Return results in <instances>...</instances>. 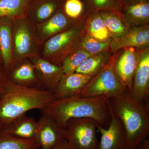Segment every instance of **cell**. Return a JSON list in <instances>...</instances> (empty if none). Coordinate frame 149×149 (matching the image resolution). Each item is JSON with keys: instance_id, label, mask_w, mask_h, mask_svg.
I'll use <instances>...</instances> for the list:
<instances>
[{"instance_id": "obj_1", "label": "cell", "mask_w": 149, "mask_h": 149, "mask_svg": "<svg viewBox=\"0 0 149 149\" xmlns=\"http://www.w3.org/2000/svg\"><path fill=\"white\" fill-rule=\"evenodd\" d=\"M111 111L110 100L105 96H73L54 99L42 111L52 117L60 128L65 129L70 119L83 118H92L105 127L109 125Z\"/></svg>"}, {"instance_id": "obj_2", "label": "cell", "mask_w": 149, "mask_h": 149, "mask_svg": "<svg viewBox=\"0 0 149 149\" xmlns=\"http://www.w3.org/2000/svg\"><path fill=\"white\" fill-rule=\"evenodd\" d=\"M54 99L52 91L19 86L7 80L0 95V131L29 111L43 110Z\"/></svg>"}, {"instance_id": "obj_3", "label": "cell", "mask_w": 149, "mask_h": 149, "mask_svg": "<svg viewBox=\"0 0 149 149\" xmlns=\"http://www.w3.org/2000/svg\"><path fill=\"white\" fill-rule=\"evenodd\" d=\"M110 100L113 113L125 129L126 146L137 147L149 133V107L137 100L128 90Z\"/></svg>"}, {"instance_id": "obj_4", "label": "cell", "mask_w": 149, "mask_h": 149, "mask_svg": "<svg viewBox=\"0 0 149 149\" xmlns=\"http://www.w3.org/2000/svg\"><path fill=\"white\" fill-rule=\"evenodd\" d=\"M85 21L75 22L68 29L48 39L41 45L39 55L53 64L61 65L66 57L80 49L82 40L86 35Z\"/></svg>"}, {"instance_id": "obj_5", "label": "cell", "mask_w": 149, "mask_h": 149, "mask_svg": "<svg viewBox=\"0 0 149 149\" xmlns=\"http://www.w3.org/2000/svg\"><path fill=\"white\" fill-rule=\"evenodd\" d=\"M121 49L112 54L106 64L92 77L83 90L75 96H104L110 99L127 90L123 85L115 70L116 61Z\"/></svg>"}, {"instance_id": "obj_6", "label": "cell", "mask_w": 149, "mask_h": 149, "mask_svg": "<svg viewBox=\"0 0 149 149\" xmlns=\"http://www.w3.org/2000/svg\"><path fill=\"white\" fill-rule=\"evenodd\" d=\"M12 39L14 63L39 55L41 45L36 37L35 25L26 17L14 20Z\"/></svg>"}, {"instance_id": "obj_7", "label": "cell", "mask_w": 149, "mask_h": 149, "mask_svg": "<svg viewBox=\"0 0 149 149\" xmlns=\"http://www.w3.org/2000/svg\"><path fill=\"white\" fill-rule=\"evenodd\" d=\"M95 120L91 118H72L68 120L65 128V140L69 149H97Z\"/></svg>"}, {"instance_id": "obj_8", "label": "cell", "mask_w": 149, "mask_h": 149, "mask_svg": "<svg viewBox=\"0 0 149 149\" xmlns=\"http://www.w3.org/2000/svg\"><path fill=\"white\" fill-rule=\"evenodd\" d=\"M130 92L137 100L149 106V47L139 50Z\"/></svg>"}, {"instance_id": "obj_9", "label": "cell", "mask_w": 149, "mask_h": 149, "mask_svg": "<svg viewBox=\"0 0 149 149\" xmlns=\"http://www.w3.org/2000/svg\"><path fill=\"white\" fill-rule=\"evenodd\" d=\"M38 122L35 141L40 149H52L65 140V130L60 128L50 116L42 113Z\"/></svg>"}, {"instance_id": "obj_10", "label": "cell", "mask_w": 149, "mask_h": 149, "mask_svg": "<svg viewBox=\"0 0 149 149\" xmlns=\"http://www.w3.org/2000/svg\"><path fill=\"white\" fill-rule=\"evenodd\" d=\"M97 129L101 135L97 149H123L126 146L125 129L121 121L115 115L112 107L109 128L106 129L98 125Z\"/></svg>"}, {"instance_id": "obj_11", "label": "cell", "mask_w": 149, "mask_h": 149, "mask_svg": "<svg viewBox=\"0 0 149 149\" xmlns=\"http://www.w3.org/2000/svg\"><path fill=\"white\" fill-rule=\"evenodd\" d=\"M29 58L34 65L42 88L52 92L64 74L61 65L53 64L39 55Z\"/></svg>"}, {"instance_id": "obj_12", "label": "cell", "mask_w": 149, "mask_h": 149, "mask_svg": "<svg viewBox=\"0 0 149 149\" xmlns=\"http://www.w3.org/2000/svg\"><path fill=\"white\" fill-rule=\"evenodd\" d=\"M139 52V50L133 47L122 49L115 64V70L118 77L123 85L130 91L132 89Z\"/></svg>"}, {"instance_id": "obj_13", "label": "cell", "mask_w": 149, "mask_h": 149, "mask_svg": "<svg viewBox=\"0 0 149 149\" xmlns=\"http://www.w3.org/2000/svg\"><path fill=\"white\" fill-rule=\"evenodd\" d=\"M74 23L66 16L61 8L45 21L35 25L37 40L42 45L48 39L68 29Z\"/></svg>"}, {"instance_id": "obj_14", "label": "cell", "mask_w": 149, "mask_h": 149, "mask_svg": "<svg viewBox=\"0 0 149 149\" xmlns=\"http://www.w3.org/2000/svg\"><path fill=\"white\" fill-rule=\"evenodd\" d=\"M7 80L23 87L42 88L34 65L29 58L15 62L8 74Z\"/></svg>"}, {"instance_id": "obj_15", "label": "cell", "mask_w": 149, "mask_h": 149, "mask_svg": "<svg viewBox=\"0 0 149 149\" xmlns=\"http://www.w3.org/2000/svg\"><path fill=\"white\" fill-rule=\"evenodd\" d=\"M75 72L63 74L52 92L55 99H63L78 95L92 77Z\"/></svg>"}, {"instance_id": "obj_16", "label": "cell", "mask_w": 149, "mask_h": 149, "mask_svg": "<svg viewBox=\"0 0 149 149\" xmlns=\"http://www.w3.org/2000/svg\"><path fill=\"white\" fill-rule=\"evenodd\" d=\"M133 47L139 50L149 47V25L131 28L123 37L118 40H112L110 50L112 53L121 49Z\"/></svg>"}, {"instance_id": "obj_17", "label": "cell", "mask_w": 149, "mask_h": 149, "mask_svg": "<svg viewBox=\"0 0 149 149\" xmlns=\"http://www.w3.org/2000/svg\"><path fill=\"white\" fill-rule=\"evenodd\" d=\"M14 20L8 17L0 18V60L7 76L14 64L12 39Z\"/></svg>"}, {"instance_id": "obj_18", "label": "cell", "mask_w": 149, "mask_h": 149, "mask_svg": "<svg viewBox=\"0 0 149 149\" xmlns=\"http://www.w3.org/2000/svg\"><path fill=\"white\" fill-rule=\"evenodd\" d=\"M65 0H32L26 17L34 24L49 18L61 9Z\"/></svg>"}, {"instance_id": "obj_19", "label": "cell", "mask_w": 149, "mask_h": 149, "mask_svg": "<svg viewBox=\"0 0 149 149\" xmlns=\"http://www.w3.org/2000/svg\"><path fill=\"white\" fill-rule=\"evenodd\" d=\"M123 20L130 28L149 24V1L125 3L121 10Z\"/></svg>"}, {"instance_id": "obj_20", "label": "cell", "mask_w": 149, "mask_h": 149, "mask_svg": "<svg viewBox=\"0 0 149 149\" xmlns=\"http://www.w3.org/2000/svg\"><path fill=\"white\" fill-rule=\"evenodd\" d=\"M37 127V121L26 114L14 120L0 133L23 140H35Z\"/></svg>"}, {"instance_id": "obj_21", "label": "cell", "mask_w": 149, "mask_h": 149, "mask_svg": "<svg viewBox=\"0 0 149 149\" xmlns=\"http://www.w3.org/2000/svg\"><path fill=\"white\" fill-rule=\"evenodd\" d=\"M113 41L118 40L126 35L131 28L125 23L122 17L109 11L99 12Z\"/></svg>"}, {"instance_id": "obj_22", "label": "cell", "mask_w": 149, "mask_h": 149, "mask_svg": "<svg viewBox=\"0 0 149 149\" xmlns=\"http://www.w3.org/2000/svg\"><path fill=\"white\" fill-rule=\"evenodd\" d=\"M86 35L100 42L111 40L99 12L89 14L85 23Z\"/></svg>"}, {"instance_id": "obj_23", "label": "cell", "mask_w": 149, "mask_h": 149, "mask_svg": "<svg viewBox=\"0 0 149 149\" xmlns=\"http://www.w3.org/2000/svg\"><path fill=\"white\" fill-rule=\"evenodd\" d=\"M32 0H0V18L26 17Z\"/></svg>"}, {"instance_id": "obj_24", "label": "cell", "mask_w": 149, "mask_h": 149, "mask_svg": "<svg viewBox=\"0 0 149 149\" xmlns=\"http://www.w3.org/2000/svg\"><path fill=\"white\" fill-rule=\"evenodd\" d=\"M112 54L111 51H109L91 56L74 72L93 77L106 64Z\"/></svg>"}, {"instance_id": "obj_25", "label": "cell", "mask_w": 149, "mask_h": 149, "mask_svg": "<svg viewBox=\"0 0 149 149\" xmlns=\"http://www.w3.org/2000/svg\"><path fill=\"white\" fill-rule=\"evenodd\" d=\"M88 14L93 12L105 11L121 15L124 4L123 0H83Z\"/></svg>"}, {"instance_id": "obj_26", "label": "cell", "mask_w": 149, "mask_h": 149, "mask_svg": "<svg viewBox=\"0 0 149 149\" xmlns=\"http://www.w3.org/2000/svg\"><path fill=\"white\" fill-rule=\"evenodd\" d=\"M62 9L66 16L75 22L86 21L88 15L83 0H65Z\"/></svg>"}, {"instance_id": "obj_27", "label": "cell", "mask_w": 149, "mask_h": 149, "mask_svg": "<svg viewBox=\"0 0 149 149\" xmlns=\"http://www.w3.org/2000/svg\"><path fill=\"white\" fill-rule=\"evenodd\" d=\"M0 149H40L35 140H23L0 133Z\"/></svg>"}, {"instance_id": "obj_28", "label": "cell", "mask_w": 149, "mask_h": 149, "mask_svg": "<svg viewBox=\"0 0 149 149\" xmlns=\"http://www.w3.org/2000/svg\"><path fill=\"white\" fill-rule=\"evenodd\" d=\"M91 56V54L81 49L70 54L63 60L61 64L63 73L74 72L76 68Z\"/></svg>"}, {"instance_id": "obj_29", "label": "cell", "mask_w": 149, "mask_h": 149, "mask_svg": "<svg viewBox=\"0 0 149 149\" xmlns=\"http://www.w3.org/2000/svg\"><path fill=\"white\" fill-rule=\"evenodd\" d=\"M112 40L100 42L85 35L82 40L80 49L86 51L91 55L110 50V44Z\"/></svg>"}, {"instance_id": "obj_30", "label": "cell", "mask_w": 149, "mask_h": 149, "mask_svg": "<svg viewBox=\"0 0 149 149\" xmlns=\"http://www.w3.org/2000/svg\"><path fill=\"white\" fill-rule=\"evenodd\" d=\"M7 80V76L2 63H0V95Z\"/></svg>"}, {"instance_id": "obj_31", "label": "cell", "mask_w": 149, "mask_h": 149, "mask_svg": "<svg viewBox=\"0 0 149 149\" xmlns=\"http://www.w3.org/2000/svg\"><path fill=\"white\" fill-rule=\"evenodd\" d=\"M137 149H149V141L146 139L141 141L137 146Z\"/></svg>"}, {"instance_id": "obj_32", "label": "cell", "mask_w": 149, "mask_h": 149, "mask_svg": "<svg viewBox=\"0 0 149 149\" xmlns=\"http://www.w3.org/2000/svg\"><path fill=\"white\" fill-rule=\"evenodd\" d=\"M52 149H69V148L68 146L66 140H65Z\"/></svg>"}, {"instance_id": "obj_33", "label": "cell", "mask_w": 149, "mask_h": 149, "mask_svg": "<svg viewBox=\"0 0 149 149\" xmlns=\"http://www.w3.org/2000/svg\"><path fill=\"white\" fill-rule=\"evenodd\" d=\"M125 3H136L140 2H148L149 0H123Z\"/></svg>"}, {"instance_id": "obj_34", "label": "cell", "mask_w": 149, "mask_h": 149, "mask_svg": "<svg viewBox=\"0 0 149 149\" xmlns=\"http://www.w3.org/2000/svg\"><path fill=\"white\" fill-rule=\"evenodd\" d=\"M123 149H137L136 146H126Z\"/></svg>"}, {"instance_id": "obj_35", "label": "cell", "mask_w": 149, "mask_h": 149, "mask_svg": "<svg viewBox=\"0 0 149 149\" xmlns=\"http://www.w3.org/2000/svg\"><path fill=\"white\" fill-rule=\"evenodd\" d=\"M1 63H2V62H1V60H0V63H1Z\"/></svg>"}]
</instances>
